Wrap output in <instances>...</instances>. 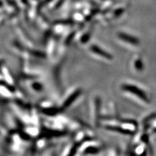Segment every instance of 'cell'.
<instances>
[{
	"label": "cell",
	"mask_w": 156,
	"mask_h": 156,
	"mask_svg": "<svg viewBox=\"0 0 156 156\" xmlns=\"http://www.w3.org/2000/svg\"><path fill=\"white\" fill-rule=\"evenodd\" d=\"M122 89L128 92H131V93L136 95V96L139 97V98L144 101L145 102H149V100L147 96H146V94H145V92L142 90L139 89L137 87L132 85L126 84L122 85Z\"/></svg>",
	"instance_id": "cell-1"
},
{
	"label": "cell",
	"mask_w": 156,
	"mask_h": 156,
	"mask_svg": "<svg viewBox=\"0 0 156 156\" xmlns=\"http://www.w3.org/2000/svg\"><path fill=\"white\" fill-rule=\"evenodd\" d=\"M90 50H92V52H94V53H96V54L103 57L104 58H107V59L110 60V59H112V58H113V57H112V55L111 54H109V53L106 52L105 51L103 50L100 48L98 47L97 46L92 45L90 46Z\"/></svg>",
	"instance_id": "cell-2"
},
{
	"label": "cell",
	"mask_w": 156,
	"mask_h": 156,
	"mask_svg": "<svg viewBox=\"0 0 156 156\" xmlns=\"http://www.w3.org/2000/svg\"><path fill=\"white\" fill-rule=\"evenodd\" d=\"M119 37L126 42H128L131 44L133 45H138L139 44V41L137 38H136L132 36L129 35L128 34L120 33L119 34Z\"/></svg>",
	"instance_id": "cell-3"
},
{
	"label": "cell",
	"mask_w": 156,
	"mask_h": 156,
	"mask_svg": "<svg viewBox=\"0 0 156 156\" xmlns=\"http://www.w3.org/2000/svg\"><path fill=\"white\" fill-rule=\"evenodd\" d=\"M81 93V90L80 89L75 91L74 93L68 97V99L65 101L64 105H63V108H66V107H69L73 102L75 101V100L77 99V98L80 96Z\"/></svg>",
	"instance_id": "cell-4"
},
{
	"label": "cell",
	"mask_w": 156,
	"mask_h": 156,
	"mask_svg": "<svg viewBox=\"0 0 156 156\" xmlns=\"http://www.w3.org/2000/svg\"><path fill=\"white\" fill-rule=\"evenodd\" d=\"M105 128L111 130V131H116V132H118L120 133H122V134H127V135H129L132 133L131 131L128 130V129H126L124 128H120V127H117V126H106Z\"/></svg>",
	"instance_id": "cell-5"
},
{
	"label": "cell",
	"mask_w": 156,
	"mask_h": 156,
	"mask_svg": "<svg viewBox=\"0 0 156 156\" xmlns=\"http://www.w3.org/2000/svg\"><path fill=\"white\" fill-rule=\"evenodd\" d=\"M100 100L97 98L96 100V119L98 121L100 119Z\"/></svg>",
	"instance_id": "cell-6"
},
{
	"label": "cell",
	"mask_w": 156,
	"mask_h": 156,
	"mask_svg": "<svg viewBox=\"0 0 156 156\" xmlns=\"http://www.w3.org/2000/svg\"><path fill=\"white\" fill-rule=\"evenodd\" d=\"M98 149L95 147H89L86 149L85 154H96L98 152Z\"/></svg>",
	"instance_id": "cell-7"
},
{
	"label": "cell",
	"mask_w": 156,
	"mask_h": 156,
	"mask_svg": "<svg viewBox=\"0 0 156 156\" xmlns=\"http://www.w3.org/2000/svg\"><path fill=\"white\" fill-rule=\"evenodd\" d=\"M135 66L138 70H142L143 69L142 62H141L140 60L136 61V62H135Z\"/></svg>",
	"instance_id": "cell-8"
}]
</instances>
